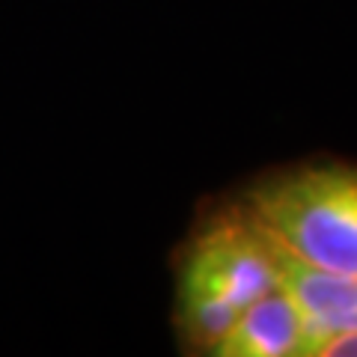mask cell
<instances>
[{
  "label": "cell",
  "mask_w": 357,
  "mask_h": 357,
  "mask_svg": "<svg viewBox=\"0 0 357 357\" xmlns=\"http://www.w3.org/2000/svg\"><path fill=\"white\" fill-rule=\"evenodd\" d=\"M244 208L295 259L357 274V167L310 164L271 176L248 194Z\"/></svg>",
  "instance_id": "6da1fadb"
},
{
  "label": "cell",
  "mask_w": 357,
  "mask_h": 357,
  "mask_svg": "<svg viewBox=\"0 0 357 357\" xmlns=\"http://www.w3.org/2000/svg\"><path fill=\"white\" fill-rule=\"evenodd\" d=\"M280 286L274 241L248 208L223 215L194 238L185 256L178 292L211 295L244 310Z\"/></svg>",
  "instance_id": "7a4b0ae2"
},
{
  "label": "cell",
  "mask_w": 357,
  "mask_h": 357,
  "mask_svg": "<svg viewBox=\"0 0 357 357\" xmlns=\"http://www.w3.org/2000/svg\"><path fill=\"white\" fill-rule=\"evenodd\" d=\"M286 295L301 312V357H321L333 340L357 333V274L307 265L274 244Z\"/></svg>",
  "instance_id": "3957f363"
},
{
  "label": "cell",
  "mask_w": 357,
  "mask_h": 357,
  "mask_svg": "<svg viewBox=\"0 0 357 357\" xmlns=\"http://www.w3.org/2000/svg\"><path fill=\"white\" fill-rule=\"evenodd\" d=\"M208 354L218 357H301V312L283 286L244 307Z\"/></svg>",
  "instance_id": "277c9868"
},
{
  "label": "cell",
  "mask_w": 357,
  "mask_h": 357,
  "mask_svg": "<svg viewBox=\"0 0 357 357\" xmlns=\"http://www.w3.org/2000/svg\"><path fill=\"white\" fill-rule=\"evenodd\" d=\"M321 357H357V333H349L342 340H333Z\"/></svg>",
  "instance_id": "5b68a950"
}]
</instances>
